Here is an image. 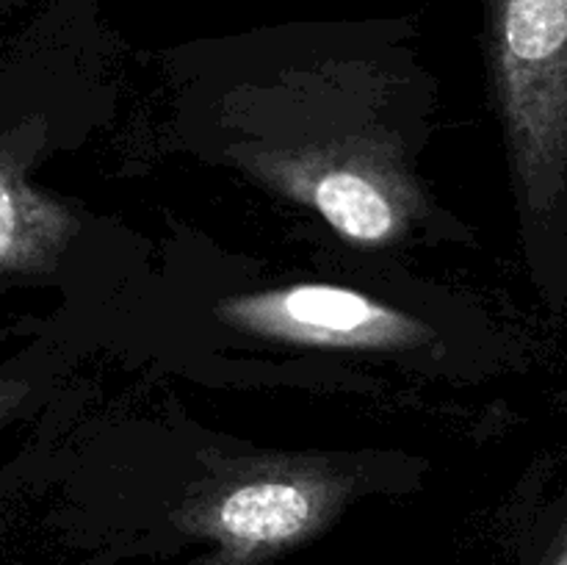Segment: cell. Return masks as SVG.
<instances>
[{"instance_id":"3","label":"cell","mask_w":567,"mask_h":565,"mask_svg":"<svg viewBox=\"0 0 567 565\" xmlns=\"http://www.w3.org/2000/svg\"><path fill=\"white\" fill-rule=\"evenodd\" d=\"M244 164L271 188L310 205L347 242L382 247L404 238L421 192L382 136L308 142L286 150H249Z\"/></svg>"},{"instance_id":"1","label":"cell","mask_w":567,"mask_h":565,"mask_svg":"<svg viewBox=\"0 0 567 565\" xmlns=\"http://www.w3.org/2000/svg\"><path fill=\"white\" fill-rule=\"evenodd\" d=\"M487 64L526 260L567 308V0H487Z\"/></svg>"},{"instance_id":"7","label":"cell","mask_w":567,"mask_h":565,"mask_svg":"<svg viewBox=\"0 0 567 565\" xmlns=\"http://www.w3.org/2000/svg\"><path fill=\"white\" fill-rule=\"evenodd\" d=\"M554 565H567V543H565L563 552L557 554V559H554Z\"/></svg>"},{"instance_id":"6","label":"cell","mask_w":567,"mask_h":565,"mask_svg":"<svg viewBox=\"0 0 567 565\" xmlns=\"http://www.w3.org/2000/svg\"><path fill=\"white\" fill-rule=\"evenodd\" d=\"M28 382L22 380H0V424H6V421L11 419V413H14L17 408H20L22 402H25L28 397Z\"/></svg>"},{"instance_id":"5","label":"cell","mask_w":567,"mask_h":565,"mask_svg":"<svg viewBox=\"0 0 567 565\" xmlns=\"http://www.w3.org/2000/svg\"><path fill=\"white\" fill-rule=\"evenodd\" d=\"M44 136L42 120L0 133V275H44L81 230L61 199L28 183V164Z\"/></svg>"},{"instance_id":"2","label":"cell","mask_w":567,"mask_h":565,"mask_svg":"<svg viewBox=\"0 0 567 565\" xmlns=\"http://www.w3.org/2000/svg\"><path fill=\"white\" fill-rule=\"evenodd\" d=\"M210 482L181 510L183 530L219 548L216 565H252L324 530L349 499L352 482L321 460L264 458Z\"/></svg>"},{"instance_id":"4","label":"cell","mask_w":567,"mask_h":565,"mask_svg":"<svg viewBox=\"0 0 567 565\" xmlns=\"http://www.w3.org/2000/svg\"><path fill=\"white\" fill-rule=\"evenodd\" d=\"M225 325L249 336L319 349H410L432 330L404 310L330 282H297L216 302Z\"/></svg>"}]
</instances>
